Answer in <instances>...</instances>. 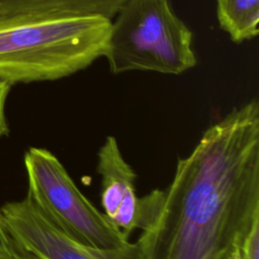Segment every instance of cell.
I'll return each instance as SVG.
<instances>
[{"label":"cell","instance_id":"7","mask_svg":"<svg viewBox=\"0 0 259 259\" xmlns=\"http://www.w3.org/2000/svg\"><path fill=\"white\" fill-rule=\"evenodd\" d=\"M128 0H0V16H98L112 19Z\"/></svg>","mask_w":259,"mask_h":259},{"label":"cell","instance_id":"9","mask_svg":"<svg viewBox=\"0 0 259 259\" xmlns=\"http://www.w3.org/2000/svg\"><path fill=\"white\" fill-rule=\"evenodd\" d=\"M230 259H259V220L236 245Z\"/></svg>","mask_w":259,"mask_h":259},{"label":"cell","instance_id":"11","mask_svg":"<svg viewBox=\"0 0 259 259\" xmlns=\"http://www.w3.org/2000/svg\"><path fill=\"white\" fill-rule=\"evenodd\" d=\"M11 85L0 81V138L9 134V126L6 117V101L11 89Z\"/></svg>","mask_w":259,"mask_h":259},{"label":"cell","instance_id":"1","mask_svg":"<svg viewBox=\"0 0 259 259\" xmlns=\"http://www.w3.org/2000/svg\"><path fill=\"white\" fill-rule=\"evenodd\" d=\"M143 259H230L259 220V103L234 107L179 158Z\"/></svg>","mask_w":259,"mask_h":259},{"label":"cell","instance_id":"10","mask_svg":"<svg viewBox=\"0 0 259 259\" xmlns=\"http://www.w3.org/2000/svg\"><path fill=\"white\" fill-rule=\"evenodd\" d=\"M18 255L20 254L12 242L0 210V258H13Z\"/></svg>","mask_w":259,"mask_h":259},{"label":"cell","instance_id":"2","mask_svg":"<svg viewBox=\"0 0 259 259\" xmlns=\"http://www.w3.org/2000/svg\"><path fill=\"white\" fill-rule=\"evenodd\" d=\"M111 20L98 16H0V81L59 80L104 57Z\"/></svg>","mask_w":259,"mask_h":259},{"label":"cell","instance_id":"12","mask_svg":"<svg viewBox=\"0 0 259 259\" xmlns=\"http://www.w3.org/2000/svg\"><path fill=\"white\" fill-rule=\"evenodd\" d=\"M0 259H31V258L20 254V255H18V256H16V257H13V258H0Z\"/></svg>","mask_w":259,"mask_h":259},{"label":"cell","instance_id":"4","mask_svg":"<svg viewBox=\"0 0 259 259\" xmlns=\"http://www.w3.org/2000/svg\"><path fill=\"white\" fill-rule=\"evenodd\" d=\"M23 161L28 184L26 196L58 228L93 247L115 248L130 242L128 236L79 190L52 152L31 147Z\"/></svg>","mask_w":259,"mask_h":259},{"label":"cell","instance_id":"5","mask_svg":"<svg viewBox=\"0 0 259 259\" xmlns=\"http://www.w3.org/2000/svg\"><path fill=\"white\" fill-rule=\"evenodd\" d=\"M0 210L17 252L31 259H143L139 241L99 248L77 240L53 224L27 196L4 203Z\"/></svg>","mask_w":259,"mask_h":259},{"label":"cell","instance_id":"6","mask_svg":"<svg viewBox=\"0 0 259 259\" xmlns=\"http://www.w3.org/2000/svg\"><path fill=\"white\" fill-rule=\"evenodd\" d=\"M96 170L101 176L100 200L106 219L128 237L136 229L148 230L162 207L164 189L138 196L137 174L124 160L113 136H108L99 148Z\"/></svg>","mask_w":259,"mask_h":259},{"label":"cell","instance_id":"3","mask_svg":"<svg viewBox=\"0 0 259 259\" xmlns=\"http://www.w3.org/2000/svg\"><path fill=\"white\" fill-rule=\"evenodd\" d=\"M192 39L169 0H128L111 19L104 58L113 74L180 75L197 63Z\"/></svg>","mask_w":259,"mask_h":259},{"label":"cell","instance_id":"8","mask_svg":"<svg viewBox=\"0 0 259 259\" xmlns=\"http://www.w3.org/2000/svg\"><path fill=\"white\" fill-rule=\"evenodd\" d=\"M217 17L233 41L250 40L259 32V0H218Z\"/></svg>","mask_w":259,"mask_h":259}]
</instances>
